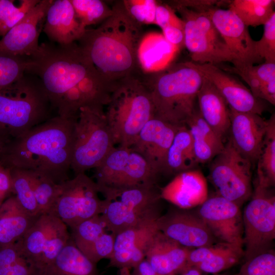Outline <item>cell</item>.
<instances>
[{
  "instance_id": "f546056e",
  "label": "cell",
  "mask_w": 275,
  "mask_h": 275,
  "mask_svg": "<svg viewBox=\"0 0 275 275\" xmlns=\"http://www.w3.org/2000/svg\"><path fill=\"white\" fill-rule=\"evenodd\" d=\"M192 136L198 163L211 161L223 150V141L201 117L196 108L186 123Z\"/></svg>"
},
{
  "instance_id": "db71d44e",
  "label": "cell",
  "mask_w": 275,
  "mask_h": 275,
  "mask_svg": "<svg viewBox=\"0 0 275 275\" xmlns=\"http://www.w3.org/2000/svg\"><path fill=\"white\" fill-rule=\"evenodd\" d=\"M8 142L0 136V154Z\"/></svg>"
},
{
  "instance_id": "8d00e7d4",
  "label": "cell",
  "mask_w": 275,
  "mask_h": 275,
  "mask_svg": "<svg viewBox=\"0 0 275 275\" xmlns=\"http://www.w3.org/2000/svg\"><path fill=\"white\" fill-rule=\"evenodd\" d=\"M76 16L81 25L87 26L103 22L112 15V8L100 0H70Z\"/></svg>"
},
{
  "instance_id": "816d5d0a",
  "label": "cell",
  "mask_w": 275,
  "mask_h": 275,
  "mask_svg": "<svg viewBox=\"0 0 275 275\" xmlns=\"http://www.w3.org/2000/svg\"><path fill=\"white\" fill-rule=\"evenodd\" d=\"M181 275H202V272L196 267H191L185 269L181 273ZM214 275H228L226 274H216Z\"/></svg>"
},
{
  "instance_id": "ffe728a7",
  "label": "cell",
  "mask_w": 275,
  "mask_h": 275,
  "mask_svg": "<svg viewBox=\"0 0 275 275\" xmlns=\"http://www.w3.org/2000/svg\"><path fill=\"white\" fill-rule=\"evenodd\" d=\"M159 190L161 199L185 210L199 207L208 198L207 180L196 169L178 174Z\"/></svg>"
},
{
  "instance_id": "1f68e13d",
  "label": "cell",
  "mask_w": 275,
  "mask_h": 275,
  "mask_svg": "<svg viewBox=\"0 0 275 275\" xmlns=\"http://www.w3.org/2000/svg\"><path fill=\"white\" fill-rule=\"evenodd\" d=\"M273 0H234L229 9L246 25L257 26L264 24L274 12Z\"/></svg>"
},
{
  "instance_id": "d6a6232c",
  "label": "cell",
  "mask_w": 275,
  "mask_h": 275,
  "mask_svg": "<svg viewBox=\"0 0 275 275\" xmlns=\"http://www.w3.org/2000/svg\"><path fill=\"white\" fill-rule=\"evenodd\" d=\"M0 275H39L17 241L0 245Z\"/></svg>"
},
{
  "instance_id": "83f0119b",
  "label": "cell",
  "mask_w": 275,
  "mask_h": 275,
  "mask_svg": "<svg viewBox=\"0 0 275 275\" xmlns=\"http://www.w3.org/2000/svg\"><path fill=\"white\" fill-rule=\"evenodd\" d=\"M39 275H99L96 264L76 246L71 236L51 264Z\"/></svg>"
},
{
  "instance_id": "e575fe53",
  "label": "cell",
  "mask_w": 275,
  "mask_h": 275,
  "mask_svg": "<svg viewBox=\"0 0 275 275\" xmlns=\"http://www.w3.org/2000/svg\"><path fill=\"white\" fill-rule=\"evenodd\" d=\"M10 170L13 183V194L21 206L30 215H40L29 172L17 168Z\"/></svg>"
},
{
  "instance_id": "7a4b0ae2",
  "label": "cell",
  "mask_w": 275,
  "mask_h": 275,
  "mask_svg": "<svg viewBox=\"0 0 275 275\" xmlns=\"http://www.w3.org/2000/svg\"><path fill=\"white\" fill-rule=\"evenodd\" d=\"M76 119L52 117L10 141L0 154V163L39 173L57 184L69 179Z\"/></svg>"
},
{
  "instance_id": "30bf717a",
  "label": "cell",
  "mask_w": 275,
  "mask_h": 275,
  "mask_svg": "<svg viewBox=\"0 0 275 275\" xmlns=\"http://www.w3.org/2000/svg\"><path fill=\"white\" fill-rule=\"evenodd\" d=\"M242 214L246 260L270 249L275 238V196L255 184Z\"/></svg>"
},
{
  "instance_id": "9c48e42d",
  "label": "cell",
  "mask_w": 275,
  "mask_h": 275,
  "mask_svg": "<svg viewBox=\"0 0 275 275\" xmlns=\"http://www.w3.org/2000/svg\"><path fill=\"white\" fill-rule=\"evenodd\" d=\"M252 166L227 138L223 150L212 160L209 168V179L217 195L240 207L253 193Z\"/></svg>"
},
{
  "instance_id": "bcb514c9",
  "label": "cell",
  "mask_w": 275,
  "mask_h": 275,
  "mask_svg": "<svg viewBox=\"0 0 275 275\" xmlns=\"http://www.w3.org/2000/svg\"><path fill=\"white\" fill-rule=\"evenodd\" d=\"M155 24L161 29L169 25H175L184 28L183 20L175 14L171 6L158 2L155 13Z\"/></svg>"
},
{
  "instance_id": "9a60e30c",
  "label": "cell",
  "mask_w": 275,
  "mask_h": 275,
  "mask_svg": "<svg viewBox=\"0 0 275 275\" xmlns=\"http://www.w3.org/2000/svg\"><path fill=\"white\" fill-rule=\"evenodd\" d=\"M203 11L211 19L232 54L233 66L253 65L260 59L248 27L231 10L209 8Z\"/></svg>"
},
{
  "instance_id": "60d3db41",
  "label": "cell",
  "mask_w": 275,
  "mask_h": 275,
  "mask_svg": "<svg viewBox=\"0 0 275 275\" xmlns=\"http://www.w3.org/2000/svg\"><path fill=\"white\" fill-rule=\"evenodd\" d=\"M121 3L127 15L139 25L142 26L143 24L155 23L158 2L155 0H124Z\"/></svg>"
},
{
  "instance_id": "d6986e66",
  "label": "cell",
  "mask_w": 275,
  "mask_h": 275,
  "mask_svg": "<svg viewBox=\"0 0 275 275\" xmlns=\"http://www.w3.org/2000/svg\"><path fill=\"white\" fill-rule=\"evenodd\" d=\"M228 138L237 150L252 163L257 162L267 127V120L259 115L239 112L229 107Z\"/></svg>"
},
{
  "instance_id": "7c38bea8",
  "label": "cell",
  "mask_w": 275,
  "mask_h": 275,
  "mask_svg": "<svg viewBox=\"0 0 275 275\" xmlns=\"http://www.w3.org/2000/svg\"><path fill=\"white\" fill-rule=\"evenodd\" d=\"M68 226L52 214H41L18 240L21 250L40 272L54 260L71 237Z\"/></svg>"
},
{
  "instance_id": "52a82bcc",
  "label": "cell",
  "mask_w": 275,
  "mask_h": 275,
  "mask_svg": "<svg viewBox=\"0 0 275 275\" xmlns=\"http://www.w3.org/2000/svg\"><path fill=\"white\" fill-rule=\"evenodd\" d=\"M115 147L103 106L80 107L75 124L71 164L75 175L96 168Z\"/></svg>"
},
{
  "instance_id": "c3c4849f",
  "label": "cell",
  "mask_w": 275,
  "mask_h": 275,
  "mask_svg": "<svg viewBox=\"0 0 275 275\" xmlns=\"http://www.w3.org/2000/svg\"><path fill=\"white\" fill-rule=\"evenodd\" d=\"M12 194L13 183L10 170L0 163V206Z\"/></svg>"
},
{
  "instance_id": "ab89813d",
  "label": "cell",
  "mask_w": 275,
  "mask_h": 275,
  "mask_svg": "<svg viewBox=\"0 0 275 275\" xmlns=\"http://www.w3.org/2000/svg\"><path fill=\"white\" fill-rule=\"evenodd\" d=\"M40 1L22 0L19 6L11 0H0V38L18 23Z\"/></svg>"
},
{
  "instance_id": "ee69618b",
  "label": "cell",
  "mask_w": 275,
  "mask_h": 275,
  "mask_svg": "<svg viewBox=\"0 0 275 275\" xmlns=\"http://www.w3.org/2000/svg\"><path fill=\"white\" fill-rule=\"evenodd\" d=\"M189 11L199 30L216 46L230 51L219 32L206 13L203 10L196 11L189 9Z\"/></svg>"
},
{
  "instance_id": "681fc988",
  "label": "cell",
  "mask_w": 275,
  "mask_h": 275,
  "mask_svg": "<svg viewBox=\"0 0 275 275\" xmlns=\"http://www.w3.org/2000/svg\"><path fill=\"white\" fill-rule=\"evenodd\" d=\"M248 70L263 82L275 79V63H265L257 66L245 65Z\"/></svg>"
},
{
  "instance_id": "7402d4cb",
  "label": "cell",
  "mask_w": 275,
  "mask_h": 275,
  "mask_svg": "<svg viewBox=\"0 0 275 275\" xmlns=\"http://www.w3.org/2000/svg\"><path fill=\"white\" fill-rule=\"evenodd\" d=\"M45 18L44 33L61 45L78 41L87 30L78 20L70 0L52 1Z\"/></svg>"
},
{
  "instance_id": "7dc6e473",
  "label": "cell",
  "mask_w": 275,
  "mask_h": 275,
  "mask_svg": "<svg viewBox=\"0 0 275 275\" xmlns=\"http://www.w3.org/2000/svg\"><path fill=\"white\" fill-rule=\"evenodd\" d=\"M165 40L176 50L185 46L184 28L169 25L161 29Z\"/></svg>"
},
{
  "instance_id": "3957f363",
  "label": "cell",
  "mask_w": 275,
  "mask_h": 275,
  "mask_svg": "<svg viewBox=\"0 0 275 275\" xmlns=\"http://www.w3.org/2000/svg\"><path fill=\"white\" fill-rule=\"evenodd\" d=\"M112 8L111 16L97 28L87 29L78 41L102 78L114 86L133 75L142 37L141 26L129 17L121 2Z\"/></svg>"
},
{
  "instance_id": "f6af8a7d",
  "label": "cell",
  "mask_w": 275,
  "mask_h": 275,
  "mask_svg": "<svg viewBox=\"0 0 275 275\" xmlns=\"http://www.w3.org/2000/svg\"><path fill=\"white\" fill-rule=\"evenodd\" d=\"M116 235L107 233L102 234L92 244L84 255L92 262L97 263L103 259H109L114 250Z\"/></svg>"
},
{
  "instance_id": "8fae6325",
  "label": "cell",
  "mask_w": 275,
  "mask_h": 275,
  "mask_svg": "<svg viewBox=\"0 0 275 275\" xmlns=\"http://www.w3.org/2000/svg\"><path fill=\"white\" fill-rule=\"evenodd\" d=\"M60 191L52 214L70 229L94 216L100 215L103 199L96 182L85 173L75 175L60 184Z\"/></svg>"
},
{
  "instance_id": "836d02e7",
  "label": "cell",
  "mask_w": 275,
  "mask_h": 275,
  "mask_svg": "<svg viewBox=\"0 0 275 275\" xmlns=\"http://www.w3.org/2000/svg\"><path fill=\"white\" fill-rule=\"evenodd\" d=\"M243 256V248L223 242L217 251L194 267L202 272L216 274L236 264Z\"/></svg>"
},
{
  "instance_id": "ba28073f",
  "label": "cell",
  "mask_w": 275,
  "mask_h": 275,
  "mask_svg": "<svg viewBox=\"0 0 275 275\" xmlns=\"http://www.w3.org/2000/svg\"><path fill=\"white\" fill-rule=\"evenodd\" d=\"M94 169L95 181L101 194L141 184H156L158 178L140 154L125 147H115Z\"/></svg>"
},
{
  "instance_id": "ac0fdd59",
  "label": "cell",
  "mask_w": 275,
  "mask_h": 275,
  "mask_svg": "<svg viewBox=\"0 0 275 275\" xmlns=\"http://www.w3.org/2000/svg\"><path fill=\"white\" fill-rule=\"evenodd\" d=\"M195 64L203 76L217 89L230 108L239 112L262 115L265 109L263 101L255 97L243 84L216 65Z\"/></svg>"
},
{
  "instance_id": "603a6c76",
  "label": "cell",
  "mask_w": 275,
  "mask_h": 275,
  "mask_svg": "<svg viewBox=\"0 0 275 275\" xmlns=\"http://www.w3.org/2000/svg\"><path fill=\"white\" fill-rule=\"evenodd\" d=\"M184 22L185 47L195 63L216 65L224 62H234L231 53L209 40L198 28L189 9L176 6Z\"/></svg>"
},
{
  "instance_id": "d4e9b609",
  "label": "cell",
  "mask_w": 275,
  "mask_h": 275,
  "mask_svg": "<svg viewBox=\"0 0 275 275\" xmlns=\"http://www.w3.org/2000/svg\"><path fill=\"white\" fill-rule=\"evenodd\" d=\"M158 229L156 221L150 225L125 230L116 235L108 267L133 268L132 255L144 251L148 240Z\"/></svg>"
},
{
  "instance_id": "f5cc1de1",
  "label": "cell",
  "mask_w": 275,
  "mask_h": 275,
  "mask_svg": "<svg viewBox=\"0 0 275 275\" xmlns=\"http://www.w3.org/2000/svg\"><path fill=\"white\" fill-rule=\"evenodd\" d=\"M119 275H131L129 269L124 268L119 269Z\"/></svg>"
},
{
  "instance_id": "6da1fadb",
  "label": "cell",
  "mask_w": 275,
  "mask_h": 275,
  "mask_svg": "<svg viewBox=\"0 0 275 275\" xmlns=\"http://www.w3.org/2000/svg\"><path fill=\"white\" fill-rule=\"evenodd\" d=\"M30 59L32 65L27 72L39 76L51 108L58 116L77 118L80 107L106 103L109 87L78 44L43 43Z\"/></svg>"
},
{
  "instance_id": "5bb4252c",
  "label": "cell",
  "mask_w": 275,
  "mask_h": 275,
  "mask_svg": "<svg viewBox=\"0 0 275 275\" xmlns=\"http://www.w3.org/2000/svg\"><path fill=\"white\" fill-rule=\"evenodd\" d=\"M159 230L181 245L189 249L215 243L216 240L197 213L173 208L157 219Z\"/></svg>"
},
{
  "instance_id": "4fadbf2b",
  "label": "cell",
  "mask_w": 275,
  "mask_h": 275,
  "mask_svg": "<svg viewBox=\"0 0 275 275\" xmlns=\"http://www.w3.org/2000/svg\"><path fill=\"white\" fill-rule=\"evenodd\" d=\"M240 207L216 195L199 206L197 213L219 242L243 246V225Z\"/></svg>"
},
{
  "instance_id": "f907efd6",
  "label": "cell",
  "mask_w": 275,
  "mask_h": 275,
  "mask_svg": "<svg viewBox=\"0 0 275 275\" xmlns=\"http://www.w3.org/2000/svg\"><path fill=\"white\" fill-rule=\"evenodd\" d=\"M131 275H174L162 274L156 272L145 259L133 268Z\"/></svg>"
},
{
  "instance_id": "cb8c5ba5",
  "label": "cell",
  "mask_w": 275,
  "mask_h": 275,
  "mask_svg": "<svg viewBox=\"0 0 275 275\" xmlns=\"http://www.w3.org/2000/svg\"><path fill=\"white\" fill-rule=\"evenodd\" d=\"M197 101L202 118L224 141L230 124L229 107L215 86L204 77Z\"/></svg>"
},
{
  "instance_id": "74e56055",
  "label": "cell",
  "mask_w": 275,
  "mask_h": 275,
  "mask_svg": "<svg viewBox=\"0 0 275 275\" xmlns=\"http://www.w3.org/2000/svg\"><path fill=\"white\" fill-rule=\"evenodd\" d=\"M71 230L75 244L84 254L106 229L100 215H97L81 222Z\"/></svg>"
},
{
  "instance_id": "4316f807",
  "label": "cell",
  "mask_w": 275,
  "mask_h": 275,
  "mask_svg": "<svg viewBox=\"0 0 275 275\" xmlns=\"http://www.w3.org/2000/svg\"><path fill=\"white\" fill-rule=\"evenodd\" d=\"M39 216L29 214L15 196L6 199L0 206V245L13 243L21 239Z\"/></svg>"
},
{
  "instance_id": "44dd1931",
  "label": "cell",
  "mask_w": 275,
  "mask_h": 275,
  "mask_svg": "<svg viewBox=\"0 0 275 275\" xmlns=\"http://www.w3.org/2000/svg\"><path fill=\"white\" fill-rule=\"evenodd\" d=\"M190 250L170 238L158 229L148 242L145 259L156 272L176 275L185 269Z\"/></svg>"
},
{
  "instance_id": "f35d334b",
  "label": "cell",
  "mask_w": 275,
  "mask_h": 275,
  "mask_svg": "<svg viewBox=\"0 0 275 275\" xmlns=\"http://www.w3.org/2000/svg\"><path fill=\"white\" fill-rule=\"evenodd\" d=\"M31 65L29 58L0 53V91L20 79Z\"/></svg>"
},
{
  "instance_id": "e0dca14e",
  "label": "cell",
  "mask_w": 275,
  "mask_h": 275,
  "mask_svg": "<svg viewBox=\"0 0 275 275\" xmlns=\"http://www.w3.org/2000/svg\"><path fill=\"white\" fill-rule=\"evenodd\" d=\"M179 127L153 117L129 147L146 160L158 178L162 175L168 150Z\"/></svg>"
},
{
  "instance_id": "d590c367",
  "label": "cell",
  "mask_w": 275,
  "mask_h": 275,
  "mask_svg": "<svg viewBox=\"0 0 275 275\" xmlns=\"http://www.w3.org/2000/svg\"><path fill=\"white\" fill-rule=\"evenodd\" d=\"M28 171L40 214H50L60 191V184L39 173Z\"/></svg>"
},
{
  "instance_id": "8992f818",
  "label": "cell",
  "mask_w": 275,
  "mask_h": 275,
  "mask_svg": "<svg viewBox=\"0 0 275 275\" xmlns=\"http://www.w3.org/2000/svg\"><path fill=\"white\" fill-rule=\"evenodd\" d=\"M51 106L40 80L24 75L0 91V136L7 142L46 121Z\"/></svg>"
},
{
  "instance_id": "7bdbcfd3",
  "label": "cell",
  "mask_w": 275,
  "mask_h": 275,
  "mask_svg": "<svg viewBox=\"0 0 275 275\" xmlns=\"http://www.w3.org/2000/svg\"><path fill=\"white\" fill-rule=\"evenodd\" d=\"M261 38L255 42L256 53L265 63H275V12L263 24Z\"/></svg>"
},
{
  "instance_id": "277c9868",
  "label": "cell",
  "mask_w": 275,
  "mask_h": 275,
  "mask_svg": "<svg viewBox=\"0 0 275 275\" xmlns=\"http://www.w3.org/2000/svg\"><path fill=\"white\" fill-rule=\"evenodd\" d=\"M150 75L143 81L152 98L154 117L175 126L186 125L197 108L204 79L195 63H177Z\"/></svg>"
},
{
  "instance_id": "484cf974",
  "label": "cell",
  "mask_w": 275,
  "mask_h": 275,
  "mask_svg": "<svg viewBox=\"0 0 275 275\" xmlns=\"http://www.w3.org/2000/svg\"><path fill=\"white\" fill-rule=\"evenodd\" d=\"M160 215L134 210L118 199L110 197L104 198L100 214L106 231L116 236L128 229L150 225L155 222Z\"/></svg>"
},
{
  "instance_id": "f1b7e54d",
  "label": "cell",
  "mask_w": 275,
  "mask_h": 275,
  "mask_svg": "<svg viewBox=\"0 0 275 275\" xmlns=\"http://www.w3.org/2000/svg\"><path fill=\"white\" fill-rule=\"evenodd\" d=\"M198 164L190 132L186 125L180 126L168 150L162 175L175 176Z\"/></svg>"
},
{
  "instance_id": "4dcf8cb0",
  "label": "cell",
  "mask_w": 275,
  "mask_h": 275,
  "mask_svg": "<svg viewBox=\"0 0 275 275\" xmlns=\"http://www.w3.org/2000/svg\"><path fill=\"white\" fill-rule=\"evenodd\" d=\"M255 184L267 188L275 184V116L267 120V127L259 156L257 161Z\"/></svg>"
},
{
  "instance_id": "2e32d148",
  "label": "cell",
  "mask_w": 275,
  "mask_h": 275,
  "mask_svg": "<svg viewBox=\"0 0 275 275\" xmlns=\"http://www.w3.org/2000/svg\"><path fill=\"white\" fill-rule=\"evenodd\" d=\"M52 0H41L0 38V53L31 58L38 51V25L45 18Z\"/></svg>"
},
{
  "instance_id": "5b68a950",
  "label": "cell",
  "mask_w": 275,
  "mask_h": 275,
  "mask_svg": "<svg viewBox=\"0 0 275 275\" xmlns=\"http://www.w3.org/2000/svg\"><path fill=\"white\" fill-rule=\"evenodd\" d=\"M106 118L115 145L130 147L154 116L150 94L142 80L131 75L117 82L107 103Z\"/></svg>"
},
{
  "instance_id": "b9f144b4",
  "label": "cell",
  "mask_w": 275,
  "mask_h": 275,
  "mask_svg": "<svg viewBox=\"0 0 275 275\" xmlns=\"http://www.w3.org/2000/svg\"><path fill=\"white\" fill-rule=\"evenodd\" d=\"M237 275H275V253L273 249L248 260Z\"/></svg>"
}]
</instances>
